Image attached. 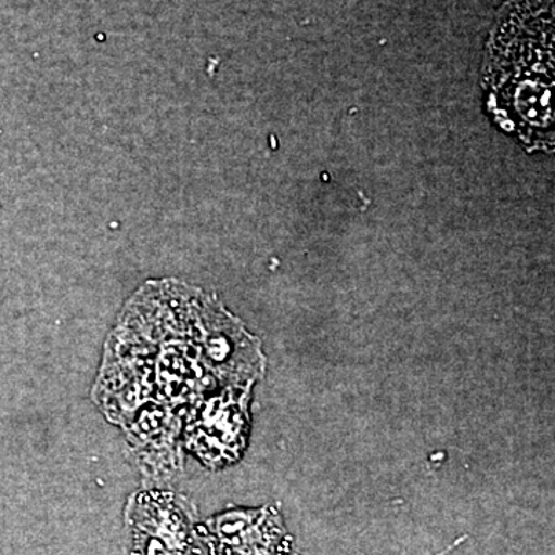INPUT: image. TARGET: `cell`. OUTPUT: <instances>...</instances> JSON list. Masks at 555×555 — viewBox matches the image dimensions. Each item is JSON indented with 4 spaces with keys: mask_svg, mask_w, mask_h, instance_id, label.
Wrapping results in <instances>:
<instances>
[{
    "mask_svg": "<svg viewBox=\"0 0 555 555\" xmlns=\"http://www.w3.org/2000/svg\"><path fill=\"white\" fill-rule=\"evenodd\" d=\"M465 540H466V537H460V539H459V540H456V542L454 543V545L449 546V547H448V550H444V551H443V553H440V554H437V555H447V554H449V553H452V551H454V550H455V547L460 545V543L465 542Z\"/></svg>",
    "mask_w": 555,
    "mask_h": 555,
    "instance_id": "2",
    "label": "cell"
},
{
    "mask_svg": "<svg viewBox=\"0 0 555 555\" xmlns=\"http://www.w3.org/2000/svg\"><path fill=\"white\" fill-rule=\"evenodd\" d=\"M488 105L526 147H554L553 0H509L499 14L483 69Z\"/></svg>",
    "mask_w": 555,
    "mask_h": 555,
    "instance_id": "1",
    "label": "cell"
}]
</instances>
